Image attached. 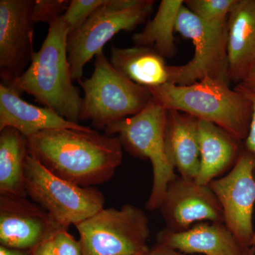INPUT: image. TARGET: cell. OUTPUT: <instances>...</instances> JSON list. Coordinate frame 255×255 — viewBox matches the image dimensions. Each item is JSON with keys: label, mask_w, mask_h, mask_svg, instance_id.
<instances>
[{"label": "cell", "mask_w": 255, "mask_h": 255, "mask_svg": "<svg viewBox=\"0 0 255 255\" xmlns=\"http://www.w3.org/2000/svg\"><path fill=\"white\" fill-rule=\"evenodd\" d=\"M164 134L166 155L180 177L195 180L200 169L199 119L176 110H167Z\"/></svg>", "instance_id": "17"}, {"label": "cell", "mask_w": 255, "mask_h": 255, "mask_svg": "<svg viewBox=\"0 0 255 255\" xmlns=\"http://www.w3.org/2000/svg\"><path fill=\"white\" fill-rule=\"evenodd\" d=\"M236 89L240 90V91L244 92V93L249 97L250 100H251L252 103H253V117H252L249 132H248L246 139L245 140V144H246V150L249 151V152H251V153L255 155V95L246 91V90H243V89L239 88V87L237 86L236 87Z\"/></svg>", "instance_id": "26"}, {"label": "cell", "mask_w": 255, "mask_h": 255, "mask_svg": "<svg viewBox=\"0 0 255 255\" xmlns=\"http://www.w3.org/2000/svg\"><path fill=\"white\" fill-rule=\"evenodd\" d=\"M24 188L31 200L65 230L105 208V196L97 188L80 187L61 179L29 154L25 161Z\"/></svg>", "instance_id": "7"}, {"label": "cell", "mask_w": 255, "mask_h": 255, "mask_svg": "<svg viewBox=\"0 0 255 255\" xmlns=\"http://www.w3.org/2000/svg\"><path fill=\"white\" fill-rule=\"evenodd\" d=\"M149 250H150L149 248H145V249L142 250V251L139 252V253H137L135 255H147Z\"/></svg>", "instance_id": "31"}, {"label": "cell", "mask_w": 255, "mask_h": 255, "mask_svg": "<svg viewBox=\"0 0 255 255\" xmlns=\"http://www.w3.org/2000/svg\"><path fill=\"white\" fill-rule=\"evenodd\" d=\"M61 230L47 211L27 196L0 195V244L33 252Z\"/></svg>", "instance_id": "12"}, {"label": "cell", "mask_w": 255, "mask_h": 255, "mask_svg": "<svg viewBox=\"0 0 255 255\" xmlns=\"http://www.w3.org/2000/svg\"><path fill=\"white\" fill-rule=\"evenodd\" d=\"M32 255H55L52 246L51 238L43 242L32 252Z\"/></svg>", "instance_id": "29"}, {"label": "cell", "mask_w": 255, "mask_h": 255, "mask_svg": "<svg viewBox=\"0 0 255 255\" xmlns=\"http://www.w3.org/2000/svg\"><path fill=\"white\" fill-rule=\"evenodd\" d=\"M167 114V111L152 97L141 112L114 122L105 130L107 135L117 134L129 153L150 161L153 182L145 205L150 211L159 209L169 182L177 177L164 147Z\"/></svg>", "instance_id": "5"}, {"label": "cell", "mask_w": 255, "mask_h": 255, "mask_svg": "<svg viewBox=\"0 0 255 255\" xmlns=\"http://www.w3.org/2000/svg\"><path fill=\"white\" fill-rule=\"evenodd\" d=\"M147 255H189L163 245L157 244L149 250Z\"/></svg>", "instance_id": "28"}, {"label": "cell", "mask_w": 255, "mask_h": 255, "mask_svg": "<svg viewBox=\"0 0 255 255\" xmlns=\"http://www.w3.org/2000/svg\"><path fill=\"white\" fill-rule=\"evenodd\" d=\"M159 209L166 229L174 232L187 231L196 223H223L222 207L209 186L180 176L169 182Z\"/></svg>", "instance_id": "13"}, {"label": "cell", "mask_w": 255, "mask_h": 255, "mask_svg": "<svg viewBox=\"0 0 255 255\" xmlns=\"http://www.w3.org/2000/svg\"><path fill=\"white\" fill-rule=\"evenodd\" d=\"M28 152L50 172L82 187L110 180L123 159L118 137L58 128L26 137Z\"/></svg>", "instance_id": "1"}, {"label": "cell", "mask_w": 255, "mask_h": 255, "mask_svg": "<svg viewBox=\"0 0 255 255\" xmlns=\"http://www.w3.org/2000/svg\"><path fill=\"white\" fill-rule=\"evenodd\" d=\"M251 246L255 247V230L254 231V234H253V237L252 238L251 247Z\"/></svg>", "instance_id": "32"}, {"label": "cell", "mask_w": 255, "mask_h": 255, "mask_svg": "<svg viewBox=\"0 0 255 255\" xmlns=\"http://www.w3.org/2000/svg\"><path fill=\"white\" fill-rule=\"evenodd\" d=\"M153 0H107L68 35V58L73 81L80 82L84 67L120 31H131L153 11Z\"/></svg>", "instance_id": "6"}, {"label": "cell", "mask_w": 255, "mask_h": 255, "mask_svg": "<svg viewBox=\"0 0 255 255\" xmlns=\"http://www.w3.org/2000/svg\"><path fill=\"white\" fill-rule=\"evenodd\" d=\"M69 28L60 16L49 25L46 39L32 56L26 71L10 83L20 95L33 96L37 102L60 117L79 124L82 98L73 85L68 58Z\"/></svg>", "instance_id": "2"}, {"label": "cell", "mask_w": 255, "mask_h": 255, "mask_svg": "<svg viewBox=\"0 0 255 255\" xmlns=\"http://www.w3.org/2000/svg\"><path fill=\"white\" fill-rule=\"evenodd\" d=\"M75 227L82 255H135L148 248V218L131 204L104 208Z\"/></svg>", "instance_id": "8"}, {"label": "cell", "mask_w": 255, "mask_h": 255, "mask_svg": "<svg viewBox=\"0 0 255 255\" xmlns=\"http://www.w3.org/2000/svg\"><path fill=\"white\" fill-rule=\"evenodd\" d=\"M227 28L228 80L239 84L255 61V0H237Z\"/></svg>", "instance_id": "16"}, {"label": "cell", "mask_w": 255, "mask_h": 255, "mask_svg": "<svg viewBox=\"0 0 255 255\" xmlns=\"http://www.w3.org/2000/svg\"><path fill=\"white\" fill-rule=\"evenodd\" d=\"M26 137L12 128L0 130V194L27 196L24 188Z\"/></svg>", "instance_id": "20"}, {"label": "cell", "mask_w": 255, "mask_h": 255, "mask_svg": "<svg viewBox=\"0 0 255 255\" xmlns=\"http://www.w3.org/2000/svg\"><path fill=\"white\" fill-rule=\"evenodd\" d=\"M12 128L23 136L28 137L51 129L68 128L92 130L90 128L73 123L47 107L28 103L14 89L0 84V130Z\"/></svg>", "instance_id": "14"}, {"label": "cell", "mask_w": 255, "mask_h": 255, "mask_svg": "<svg viewBox=\"0 0 255 255\" xmlns=\"http://www.w3.org/2000/svg\"><path fill=\"white\" fill-rule=\"evenodd\" d=\"M200 169L195 179L198 184L209 185L216 178L233 168L241 150L237 140L216 124L198 121Z\"/></svg>", "instance_id": "18"}, {"label": "cell", "mask_w": 255, "mask_h": 255, "mask_svg": "<svg viewBox=\"0 0 255 255\" xmlns=\"http://www.w3.org/2000/svg\"><path fill=\"white\" fill-rule=\"evenodd\" d=\"M110 54L112 66L137 85L149 88L168 83V65H166L164 57L153 48L112 46Z\"/></svg>", "instance_id": "19"}, {"label": "cell", "mask_w": 255, "mask_h": 255, "mask_svg": "<svg viewBox=\"0 0 255 255\" xmlns=\"http://www.w3.org/2000/svg\"><path fill=\"white\" fill-rule=\"evenodd\" d=\"M243 255H255V247L251 246L247 248Z\"/></svg>", "instance_id": "30"}, {"label": "cell", "mask_w": 255, "mask_h": 255, "mask_svg": "<svg viewBox=\"0 0 255 255\" xmlns=\"http://www.w3.org/2000/svg\"><path fill=\"white\" fill-rule=\"evenodd\" d=\"M209 186L222 207L225 226L243 249L250 248L255 231V155L241 150L231 171Z\"/></svg>", "instance_id": "10"}, {"label": "cell", "mask_w": 255, "mask_h": 255, "mask_svg": "<svg viewBox=\"0 0 255 255\" xmlns=\"http://www.w3.org/2000/svg\"><path fill=\"white\" fill-rule=\"evenodd\" d=\"M237 0H186L184 5L203 21L209 23L227 21Z\"/></svg>", "instance_id": "22"}, {"label": "cell", "mask_w": 255, "mask_h": 255, "mask_svg": "<svg viewBox=\"0 0 255 255\" xmlns=\"http://www.w3.org/2000/svg\"><path fill=\"white\" fill-rule=\"evenodd\" d=\"M90 78L79 84L83 90L80 121H90L105 130L109 126L141 112L152 99L147 87L134 83L117 71L103 51L96 55Z\"/></svg>", "instance_id": "4"}, {"label": "cell", "mask_w": 255, "mask_h": 255, "mask_svg": "<svg viewBox=\"0 0 255 255\" xmlns=\"http://www.w3.org/2000/svg\"><path fill=\"white\" fill-rule=\"evenodd\" d=\"M51 243L55 255H82L80 242L77 241L67 230H61L53 235Z\"/></svg>", "instance_id": "25"}, {"label": "cell", "mask_w": 255, "mask_h": 255, "mask_svg": "<svg viewBox=\"0 0 255 255\" xmlns=\"http://www.w3.org/2000/svg\"><path fill=\"white\" fill-rule=\"evenodd\" d=\"M157 244L187 255H243V249L224 223L201 222L187 231L164 229L156 236Z\"/></svg>", "instance_id": "15"}, {"label": "cell", "mask_w": 255, "mask_h": 255, "mask_svg": "<svg viewBox=\"0 0 255 255\" xmlns=\"http://www.w3.org/2000/svg\"><path fill=\"white\" fill-rule=\"evenodd\" d=\"M228 82L207 77L191 85L166 83L148 89L166 110L216 124L240 142L249 132L253 103L244 92L230 88Z\"/></svg>", "instance_id": "3"}, {"label": "cell", "mask_w": 255, "mask_h": 255, "mask_svg": "<svg viewBox=\"0 0 255 255\" xmlns=\"http://www.w3.org/2000/svg\"><path fill=\"white\" fill-rule=\"evenodd\" d=\"M184 4V0L161 1L154 17L141 32L132 36L133 43L136 46L152 47L162 57H173L177 50L174 32L178 14Z\"/></svg>", "instance_id": "21"}, {"label": "cell", "mask_w": 255, "mask_h": 255, "mask_svg": "<svg viewBox=\"0 0 255 255\" xmlns=\"http://www.w3.org/2000/svg\"><path fill=\"white\" fill-rule=\"evenodd\" d=\"M70 3V0H35L33 21L51 24L63 16Z\"/></svg>", "instance_id": "24"}, {"label": "cell", "mask_w": 255, "mask_h": 255, "mask_svg": "<svg viewBox=\"0 0 255 255\" xmlns=\"http://www.w3.org/2000/svg\"><path fill=\"white\" fill-rule=\"evenodd\" d=\"M35 0L0 1V77L9 85L31 63Z\"/></svg>", "instance_id": "11"}, {"label": "cell", "mask_w": 255, "mask_h": 255, "mask_svg": "<svg viewBox=\"0 0 255 255\" xmlns=\"http://www.w3.org/2000/svg\"><path fill=\"white\" fill-rule=\"evenodd\" d=\"M237 87L255 95V61Z\"/></svg>", "instance_id": "27"}, {"label": "cell", "mask_w": 255, "mask_h": 255, "mask_svg": "<svg viewBox=\"0 0 255 255\" xmlns=\"http://www.w3.org/2000/svg\"><path fill=\"white\" fill-rule=\"evenodd\" d=\"M176 31L192 41L194 55L184 65H168V83L188 85L207 77L228 82L227 21L206 22L184 4L178 14Z\"/></svg>", "instance_id": "9"}, {"label": "cell", "mask_w": 255, "mask_h": 255, "mask_svg": "<svg viewBox=\"0 0 255 255\" xmlns=\"http://www.w3.org/2000/svg\"><path fill=\"white\" fill-rule=\"evenodd\" d=\"M107 0H71L62 18L69 28V34L79 29Z\"/></svg>", "instance_id": "23"}]
</instances>
